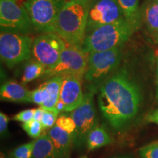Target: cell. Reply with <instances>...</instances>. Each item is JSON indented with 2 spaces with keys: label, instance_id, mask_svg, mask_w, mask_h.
I'll return each instance as SVG.
<instances>
[{
  "label": "cell",
  "instance_id": "cell-28",
  "mask_svg": "<svg viewBox=\"0 0 158 158\" xmlns=\"http://www.w3.org/2000/svg\"><path fill=\"white\" fill-rule=\"evenodd\" d=\"M8 117L7 116L2 112L0 113V132L1 135H4L7 130L8 126Z\"/></svg>",
  "mask_w": 158,
  "mask_h": 158
},
{
  "label": "cell",
  "instance_id": "cell-11",
  "mask_svg": "<svg viewBox=\"0 0 158 158\" xmlns=\"http://www.w3.org/2000/svg\"><path fill=\"white\" fill-rule=\"evenodd\" d=\"M125 19L117 0H98L89 10L86 35L102 26Z\"/></svg>",
  "mask_w": 158,
  "mask_h": 158
},
{
  "label": "cell",
  "instance_id": "cell-9",
  "mask_svg": "<svg viewBox=\"0 0 158 158\" xmlns=\"http://www.w3.org/2000/svg\"><path fill=\"white\" fill-rule=\"evenodd\" d=\"M89 90L84 94L82 103L70 112V116L76 123V131L73 134V144L80 147L86 143L88 134L98 124L96 108L94 102V94Z\"/></svg>",
  "mask_w": 158,
  "mask_h": 158
},
{
  "label": "cell",
  "instance_id": "cell-24",
  "mask_svg": "<svg viewBox=\"0 0 158 158\" xmlns=\"http://www.w3.org/2000/svg\"><path fill=\"white\" fill-rule=\"evenodd\" d=\"M34 141L22 144L13 150L11 153L13 158H32Z\"/></svg>",
  "mask_w": 158,
  "mask_h": 158
},
{
  "label": "cell",
  "instance_id": "cell-29",
  "mask_svg": "<svg viewBox=\"0 0 158 158\" xmlns=\"http://www.w3.org/2000/svg\"><path fill=\"white\" fill-rule=\"evenodd\" d=\"M44 113H45V109L44 108H43L42 107L35 108L34 120H36V121H38V122H41Z\"/></svg>",
  "mask_w": 158,
  "mask_h": 158
},
{
  "label": "cell",
  "instance_id": "cell-2",
  "mask_svg": "<svg viewBox=\"0 0 158 158\" xmlns=\"http://www.w3.org/2000/svg\"><path fill=\"white\" fill-rule=\"evenodd\" d=\"M90 4L76 0L65 2L59 11L54 32L68 44L82 45L86 36Z\"/></svg>",
  "mask_w": 158,
  "mask_h": 158
},
{
  "label": "cell",
  "instance_id": "cell-32",
  "mask_svg": "<svg viewBox=\"0 0 158 158\" xmlns=\"http://www.w3.org/2000/svg\"><path fill=\"white\" fill-rule=\"evenodd\" d=\"M157 98H158V59H157Z\"/></svg>",
  "mask_w": 158,
  "mask_h": 158
},
{
  "label": "cell",
  "instance_id": "cell-10",
  "mask_svg": "<svg viewBox=\"0 0 158 158\" xmlns=\"http://www.w3.org/2000/svg\"><path fill=\"white\" fill-rule=\"evenodd\" d=\"M67 43L54 32H45L34 38L31 56L46 69L58 62Z\"/></svg>",
  "mask_w": 158,
  "mask_h": 158
},
{
  "label": "cell",
  "instance_id": "cell-5",
  "mask_svg": "<svg viewBox=\"0 0 158 158\" xmlns=\"http://www.w3.org/2000/svg\"><path fill=\"white\" fill-rule=\"evenodd\" d=\"M89 54L82 45L67 43L58 62L52 68L46 69L44 76L48 78L73 76L84 80L87 70Z\"/></svg>",
  "mask_w": 158,
  "mask_h": 158
},
{
  "label": "cell",
  "instance_id": "cell-7",
  "mask_svg": "<svg viewBox=\"0 0 158 158\" xmlns=\"http://www.w3.org/2000/svg\"><path fill=\"white\" fill-rule=\"evenodd\" d=\"M64 0H27L23 4L34 29L38 31L54 32L55 24Z\"/></svg>",
  "mask_w": 158,
  "mask_h": 158
},
{
  "label": "cell",
  "instance_id": "cell-16",
  "mask_svg": "<svg viewBox=\"0 0 158 158\" xmlns=\"http://www.w3.org/2000/svg\"><path fill=\"white\" fill-rule=\"evenodd\" d=\"M124 17L126 21L132 26L134 31H136L141 27V14L139 8V0H117Z\"/></svg>",
  "mask_w": 158,
  "mask_h": 158
},
{
  "label": "cell",
  "instance_id": "cell-20",
  "mask_svg": "<svg viewBox=\"0 0 158 158\" xmlns=\"http://www.w3.org/2000/svg\"><path fill=\"white\" fill-rule=\"evenodd\" d=\"M46 71V68L41 63L32 59L26 64L22 78H21V84L23 85L28 84L35 79L44 76Z\"/></svg>",
  "mask_w": 158,
  "mask_h": 158
},
{
  "label": "cell",
  "instance_id": "cell-13",
  "mask_svg": "<svg viewBox=\"0 0 158 158\" xmlns=\"http://www.w3.org/2000/svg\"><path fill=\"white\" fill-rule=\"evenodd\" d=\"M48 135L54 144L56 158H68L73 144V136L54 125L48 130Z\"/></svg>",
  "mask_w": 158,
  "mask_h": 158
},
{
  "label": "cell",
  "instance_id": "cell-14",
  "mask_svg": "<svg viewBox=\"0 0 158 158\" xmlns=\"http://www.w3.org/2000/svg\"><path fill=\"white\" fill-rule=\"evenodd\" d=\"M0 98L7 102H31V92L23 84L15 81H8L1 86Z\"/></svg>",
  "mask_w": 158,
  "mask_h": 158
},
{
  "label": "cell",
  "instance_id": "cell-12",
  "mask_svg": "<svg viewBox=\"0 0 158 158\" xmlns=\"http://www.w3.org/2000/svg\"><path fill=\"white\" fill-rule=\"evenodd\" d=\"M83 80L73 76L62 77L59 100L65 106L64 112H72L82 103L84 94L82 89Z\"/></svg>",
  "mask_w": 158,
  "mask_h": 158
},
{
  "label": "cell",
  "instance_id": "cell-26",
  "mask_svg": "<svg viewBox=\"0 0 158 158\" xmlns=\"http://www.w3.org/2000/svg\"><path fill=\"white\" fill-rule=\"evenodd\" d=\"M142 158H158V141L147 144L139 149Z\"/></svg>",
  "mask_w": 158,
  "mask_h": 158
},
{
  "label": "cell",
  "instance_id": "cell-36",
  "mask_svg": "<svg viewBox=\"0 0 158 158\" xmlns=\"http://www.w3.org/2000/svg\"><path fill=\"white\" fill-rule=\"evenodd\" d=\"M156 39H157V42H158V36H157V37Z\"/></svg>",
  "mask_w": 158,
  "mask_h": 158
},
{
  "label": "cell",
  "instance_id": "cell-4",
  "mask_svg": "<svg viewBox=\"0 0 158 158\" xmlns=\"http://www.w3.org/2000/svg\"><path fill=\"white\" fill-rule=\"evenodd\" d=\"M121 48L92 52L84 79L89 85V90L96 92L100 86L115 72L121 61Z\"/></svg>",
  "mask_w": 158,
  "mask_h": 158
},
{
  "label": "cell",
  "instance_id": "cell-33",
  "mask_svg": "<svg viewBox=\"0 0 158 158\" xmlns=\"http://www.w3.org/2000/svg\"><path fill=\"white\" fill-rule=\"evenodd\" d=\"M112 158H130V157H127V156H120V157H115Z\"/></svg>",
  "mask_w": 158,
  "mask_h": 158
},
{
  "label": "cell",
  "instance_id": "cell-23",
  "mask_svg": "<svg viewBox=\"0 0 158 158\" xmlns=\"http://www.w3.org/2000/svg\"><path fill=\"white\" fill-rule=\"evenodd\" d=\"M21 127L30 137L35 138H39L43 130L41 122L34 119L27 123H23Z\"/></svg>",
  "mask_w": 158,
  "mask_h": 158
},
{
  "label": "cell",
  "instance_id": "cell-6",
  "mask_svg": "<svg viewBox=\"0 0 158 158\" xmlns=\"http://www.w3.org/2000/svg\"><path fill=\"white\" fill-rule=\"evenodd\" d=\"M33 40L28 35L1 31L0 57L8 68L28 60L31 56Z\"/></svg>",
  "mask_w": 158,
  "mask_h": 158
},
{
  "label": "cell",
  "instance_id": "cell-18",
  "mask_svg": "<svg viewBox=\"0 0 158 158\" xmlns=\"http://www.w3.org/2000/svg\"><path fill=\"white\" fill-rule=\"evenodd\" d=\"M111 141V138L106 130L102 126L97 124L88 134L86 143L88 149L91 151L108 145Z\"/></svg>",
  "mask_w": 158,
  "mask_h": 158
},
{
  "label": "cell",
  "instance_id": "cell-31",
  "mask_svg": "<svg viewBox=\"0 0 158 158\" xmlns=\"http://www.w3.org/2000/svg\"><path fill=\"white\" fill-rule=\"evenodd\" d=\"M76 1L81 2H84V3L90 4V5H91V3H92V2L93 1V0H76Z\"/></svg>",
  "mask_w": 158,
  "mask_h": 158
},
{
  "label": "cell",
  "instance_id": "cell-19",
  "mask_svg": "<svg viewBox=\"0 0 158 158\" xmlns=\"http://www.w3.org/2000/svg\"><path fill=\"white\" fill-rule=\"evenodd\" d=\"M62 83V77L61 76L49 78L48 81L45 82V85H46V87L48 90L49 98L48 100L46 102H45L42 106H40V107H42L45 110H55V111H56L55 110V108H56V103L59 100V93H60V88Z\"/></svg>",
  "mask_w": 158,
  "mask_h": 158
},
{
  "label": "cell",
  "instance_id": "cell-3",
  "mask_svg": "<svg viewBox=\"0 0 158 158\" xmlns=\"http://www.w3.org/2000/svg\"><path fill=\"white\" fill-rule=\"evenodd\" d=\"M134 31L132 26L122 19L91 31L85 37L82 46L89 53L121 48Z\"/></svg>",
  "mask_w": 158,
  "mask_h": 158
},
{
  "label": "cell",
  "instance_id": "cell-35",
  "mask_svg": "<svg viewBox=\"0 0 158 158\" xmlns=\"http://www.w3.org/2000/svg\"><path fill=\"white\" fill-rule=\"evenodd\" d=\"M80 158H87V157H86V156H83V157H80Z\"/></svg>",
  "mask_w": 158,
  "mask_h": 158
},
{
  "label": "cell",
  "instance_id": "cell-22",
  "mask_svg": "<svg viewBox=\"0 0 158 158\" xmlns=\"http://www.w3.org/2000/svg\"><path fill=\"white\" fill-rule=\"evenodd\" d=\"M56 124L61 129L64 130L65 132L73 136V134L76 131V126L73 118L71 117L70 116L62 114L57 118Z\"/></svg>",
  "mask_w": 158,
  "mask_h": 158
},
{
  "label": "cell",
  "instance_id": "cell-21",
  "mask_svg": "<svg viewBox=\"0 0 158 158\" xmlns=\"http://www.w3.org/2000/svg\"><path fill=\"white\" fill-rule=\"evenodd\" d=\"M49 93L46 85L43 83L36 89L31 91V102L41 106L48 100Z\"/></svg>",
  "mask_w": 158,
  "mask_h": 158
},
{
  "label": "cell",
  "instance_id": "cell-17",
  "mask_svg": "<svg viewBox=\"0 0 158 158\" xmlns=\"http://www.w3.org/2000/svg\"><path fill=\"white\" fill-rule=\"evenodd\" d=\"M32 158H56L54 144L48 134H43L34 141Z\"/></svg>",
  "mask_w": 158,
  "mask_h": 158
},
{
  "label": "cell",
  "instance_id": "cell-1",
  "mask_svg": "<svg viewBox=\"0 0 158 158\" xmlns=\"http://www.w3.org/2000/svg\"><path fill=\"white\" fill-rule=\"evenodd\" d=\"M98 105L106 121L114 130H123L139 110L141 94L137 84L124 68L115 71L98 89Z\"/></svg>",
  "mask_w": 158,
  "mask_h": 158
},
{
  "label": "cell",
  "instance_id": "cell-15",
  "mask_svg": "<svg viewBox=\"0 0 158 158\" xmlns=\"http://www.w3.org/2000/svg\"><path fill=\"white\" fill-rule=\"evenodd\" d=\"M141 21L155 38L158 36V0H147L141 8Z\"/></svg>",
  "mask_w": 158,
  "mask_h": 158
},
{
  "label": "cell",
  "instance_id": "cell-25",
  "mask_svg": "<svg viewBox=\"0 0 158 158\" xmlns=\"http://www.w3.org/2000/svg\"><path fill=\"white\" fill-rule=\"evenodd\" d=\"M59 113H57L55 110H45V113L43 114V118L41 120V124H42L43 129H48V128H52L54 125H56V120L59 117Z\"/></svg>",
  "mask_w": 158,
  "mask_h": 158
},
{
  "label": "cell",
  "instance_id": "cell-34",
  "mask_svg": "<svg viewBox=\"0 0 158 158\" xmlns=\"http://www.w3.org/2000/svg\"><path fill=\"white\" fill-rule=\"evenodd\" d=\"M1 158H5V156H4L2 154H1Z\"/></svg>",
  "mask_w": 158,
  "mask_h": 158
},
{
  "label": "cell",
  "instance_id": "cell-8",
  "mask_svg": "<svg viewBox=\"0 0 158 158\" xmlns=\"http://www.w3.org/2000/svg\"><path fill=\"white\" fill-rule=\"evenodd\" d=\"M1 31L28 35L32 31V23L24 6L17 0H0Z\"/></svg>",
  "mask_w": 158,
  "mask_h": 158
},
{
  "label": "cell",
  "instance_id": "cell-27",
  "mask_svg": "<svg viewBox=\"0 0 158 158\" xmlns=\"http://www.w3.org/2000/svg\"><path fill=\"white\" fill-rule=\"evenodd\" d=\"M35 112V108L21 110L19 113H18L15 116H13L12 119L15 120V121L23 122V123H27V122H29L34 119Z\"/></svg>",
  "mask_w": 158,
  "mask_h": 158
},
{
  "label": "cell",
  "instance_id": "cell-30",
  "mask_svg": "<svg viewBox=\"0 0 158 158\" xmlns=\"http://www.w3.org/2000/svg\"><path fill=\"white\" fill-rule=\"evenodd\" d=\"M147 120L150 122L157 124L158 125V110H155L147 116Z\"/></svg>",
  "mask_w": 158,
  "mask_h": 158
}]
</instances>
